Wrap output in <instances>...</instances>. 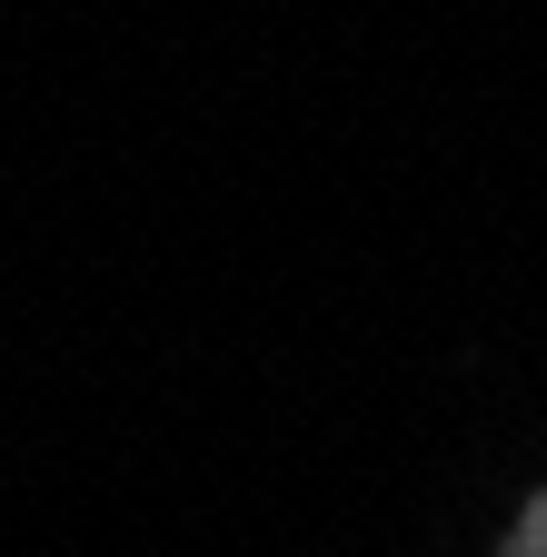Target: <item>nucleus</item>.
Returning <instances> with one entry per match:
<instances>
[{"label":"nucleus","instance_id":"obj_1","mask_svg":"<svg viewBox=\"0 0 547 557\" xmlns=\"http://www.w3.org/2000/svg\"><path fill=\"white\" fill-rule=\"evenodd\" d=\"M527 557H547V518H537V537H527Z\"/></svg>","mask_w":547,"mask_h":557}]
</instances>
